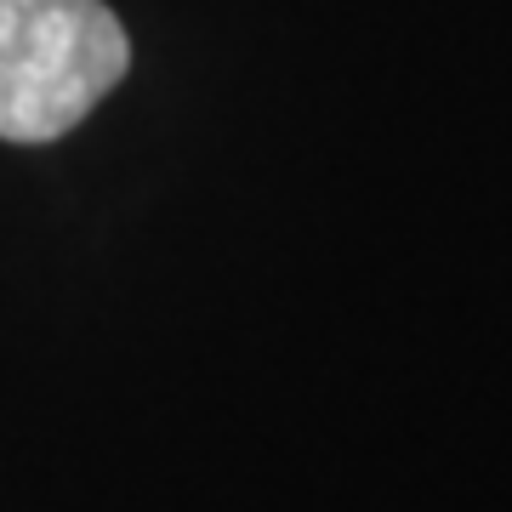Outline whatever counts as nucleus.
I'll list each match as a JSON object with an SVG mask.
<instances>
[{
  "instance_id": "nucleus-1",
  "label": "nucleus",
  "mask_w": 512,
  "mask_h": 512,
  "mask_svg": "<svg viewBox=\"0 0 512 512\" xmlns=\"http://www.w3.org/2000/svg\"><path fill=\"white\" fill-rule=\"evenodd\" d=\"M131 40L103 0H0V137L52 143L120 86Z\"/></svg>"
}]
</instances>
